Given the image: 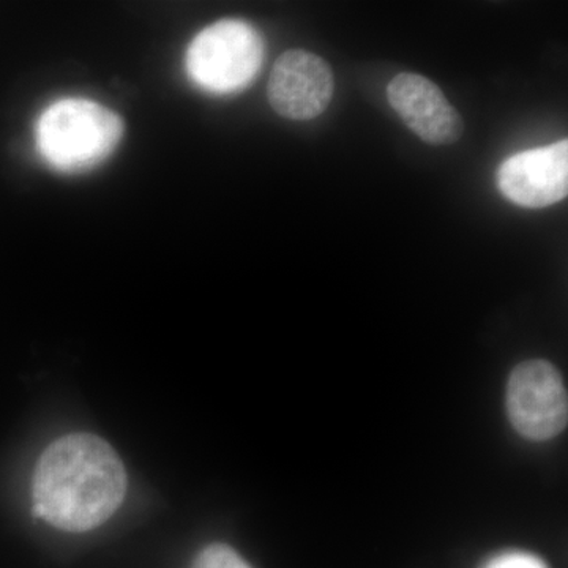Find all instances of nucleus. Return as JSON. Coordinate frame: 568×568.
Instances as JSON below:
<instances>
[{
	"label": "nucleus",
	"mask_w": 568,
	"mask_h": 568,
	"mask_svg": "<svg viewBox=\"0 0 568 568\" xmlns=\"http://www.w3.org/2000/svg\"><path fill=\"white\" fill-rule=\"evenodd\" d=\"M32 488L33 517L67 532H85L121 507L126 473L106 440L74 433L41 454Z\"/></svg>",
	"instance_id": "obj_1"
},
{
	"label": "nucleus",
	"mask_w": 568,
	"mask_h": 568,
	"mask_svg": "<svg viewBox=\"0 0 568 568\" xmlns=\"http://www.w3.org/2000/svg\"><path fill=\"white\" fill-rule=\"evenodd\" d=\"M123 136L122 119L88 99H63L37 123L41 156L62 173H81L103 163Z\"/></svg>",
	"instance_id": "obj_2"
},
{
	"label": "nucleus",
	"mask_w": 568,
	"mask_h": 568,
	"mask_svg": "<svg viewBox=\"0 0 568 568\" xmlns=\"http://www.w3.org/2000/svg\"><path fill=\"white\" fill-rule=\"evenodd\" d=\"M264 43L248 22L223 20L194 37L185 65L194 84L212 93L246 88L261 69Z\"/></svg>",
	"instance_id": "obj_3"
},
{
	"label": "nucleus",
	"mask_w": 568,
	"mask_h": 568,
	"mask_svg": "<svg viewBox=\"0 0 568 568\" xmlns=\"http://www.w3.org/2000/svg\"><path fill=\"white\" fill-rule=\"evenodd\" d=\"M507 414L526 439L548 440L560 435L568 422V398L559 369L547 361L515 366L507 384Z\"/></svg>",
	"instance_id": "obj_4"
},
{
	"label": "nucleus",
	"mask_w": 568,
	"mask_h": 568,
	"mask_svg": "<svg viewBox=\"0 0 568 568\" xmlns=\"http://www.w3.org/2000/svg\"><path fill=\"white\" fill-rule=\"evenodd\" d=\"M331 65L320 55L291 50L276 59L267 85L272 110L291 121H312L327 110L334 97Z\"/></svg>",
	"instance_id": "obj_5"
},
{
	"label": "nucleus",
	"mask_w": 568,
	"mask_h": 568,
	"mask_svg": "<svg viewBox=\"0 0 568 568\" xmlns=\"http://www.w3.org/2000/svg\"><path fill=\"white\" fill-rule=\"evenodd\" d=\"M497 186L521 207L544 209L566 200L568 141L508 156L497 170Z\"/></svg>",
	"instance_id": "obj_6"
},
{
	"label": "nucleus",
	"mask_w": 568,
	"mask_h": 568,
	"mask_svg": "<svg viewBox=\"0 0 568 568\" xmlns=\"http://www.w3.org/2000/svg\"><path fill=\"white\" fill-rule=\"evenodd\" d=\"M387 99L407 129L426 144H454L463 136L462 115L428 78L417 73L396 74L388 84Z\"/></svg>",
	"instance_id": "obj_7"
},
{
	"label": "nucleus",
	"mask_w": 568,
	"mask_h": 568,
	"mask_svg": "<svg viewBox=\"0 0 568 568\" xmlns=\"http://www.w3.org/2000/svg\"><path fill=\"white\" fill-rule=\"evenodd\" d=\"M192 568H252L235 549L224 544H213L204 548L194 559Z\"/></svg>",
	"instance_id": "obj_8"
},
{
	"label": "nucleus",
	"mask_w": 568,
	"mask_h": 568,
	"mask_svg": "<svg viewBox=\"0 0 568 568\" xmlns=\"http://www.w3.org/2000/svg\"><path fill=\"white\" fill-rule=\"evenodd\" d=\"M485 568H547V566L528 552H506L497 556Z\"/></svg>",
	"instance_id": "obj_9"
}]
</instances>
